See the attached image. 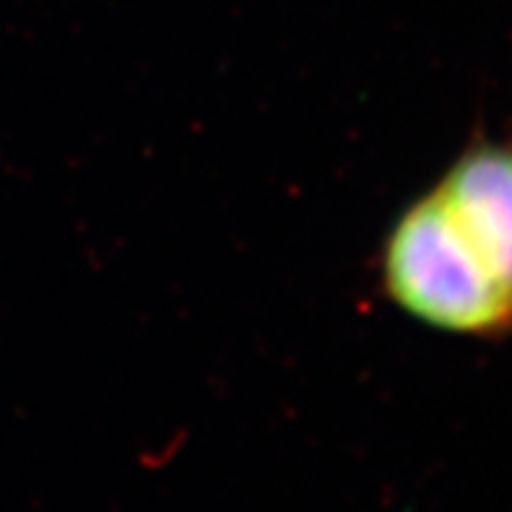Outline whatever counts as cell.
Returning <instances> with one entry per match:
<instances>
[{
	"instance_id": "cell-1",
	"label": "cell",
	"mask_w": 512,
	"mask_h": 512,
	"mask_svg": "<svg viewBox=\"0 0 512 512\" xmlns=\"http://www.w3.org/2000/svg\"><path fill=\"white\" fill-rule=\"evenodd\" d=\"M380 289L455 336L512 333V141L471 143L393 224Z\"/></svg>"
}]
</instances>
